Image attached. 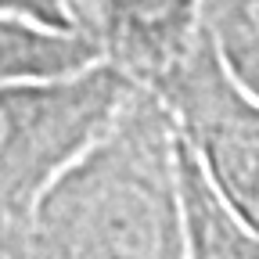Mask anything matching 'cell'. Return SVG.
Listing matches in <instances>:
<instances>
[{"instance_id":"obj_8","label":"cell","mask_w":259,"mask_h":259,"mask_svg":"<svg viewBox=\"0 0 259 259\" xmlns=\"http://www.w3.org/2000/svg\"><path fill=\"white\" fill-rule=\"evenodd\" d=\"M0 15L29 18V22H40V25H54V29H72L58 0H0Z\"/></svg>"},{"instance_id":"obj_2","label":"cell","mask_w":259,"mask_h":259,"mask_svg":"<svg viewBox=\"0 0 259 259\" xmlns=\"http://www.w3.org/2000/svg\"><path fill=\"white\" fill-rule=\"evenodd\" d=\"M134 87L108 58L0 83V231L25 223L44 187L115 119Z\"/></svg>"},{"instance_id":"obj_6","label":"cell","mask_w":259,"mask_h":259,"mask_svg":"<svg viewBox=\"0 0 259 259\" xmlns=\"http://www.w3.org/2000/svg\"><path fill=\"white\" fill-rule=\"evenodd\" d=\"M97 58H105L101 47L90 44L76 29H54L29 18L0 15V83L72 72Z\"/></svg>"},{"instance_id":"obj_5","label":"cell","mask_w":259,"mask_h":259,"mask_svg":"<svg viewBox=\"0 0 259 259\" xmlns=\"http://www.w3.org/2000/svg\"><path fill=\"white\" fill-rule=\"evenodd\" d=\"M177 177L187 223V255L191 259H259V234L245 227L209 187L198 158L177 137Z\"/></svg>"},{"instance_id":"obj_7","label":"cell","mask_w":259,"mask_h":259,"mask_svg":"<svg viewBox=\"0 0 259 259\" xmlns=\"http://www.w3.org/2000/svg\"><path fill=\"white\" fill-rule=\"evenodd\" d=\"M198 29L223 69L259 97V0H198Z\"/></svg>"},{"instance_id":"obj_4","label":"cell","mask_w":259,"mask_h":259,"mask_svg":"<svg viewBox=\"0 0 259 259\" xmlns=\"http://www.w3.org/2000/svg\"><path fill=\"white\" fill-rule=\"evenodd\" d=\"M194 32L198 0H101V54L137 83L177 61Z\"/></svg>"},{"instance_id":"obj_3","label":"cell","mask_w":259,"mask_h":259,"mask_svg":"<svg viewBox=\"0 0 259 259\" xmlns=\"http://www.w3.org/2000/svg\"><path fill=\"white\" fill-rule=\"evenodd\" d=\"M144 87L162 101L216 198L259 234V97L223 69L202 29Z\"/></svg>"},{"instance_id":"obj_9","label":"cell","mask_w":259,"mask_h":259,"mask_svg":"<svg viewBox=\"0 0 259 259\" xmlns=\"http://www.w3.org/2000/svg\"><path fill=\"white\" fill-rule=\"evenodd\" d=\"M0 259H25L22 227H4L0 231Z\"/></svg>"},{"instance_id":"obj_1","label":"cell","mask_w":259,"mask_h":259,"mask_svg":"<svg viewBox=\"0 0 259 259\" xmlns=\"http://www.w3.org/2000/svg\"><path fill=\"white\" fill-rule=\"evenodd\" d=\"M25 259H191L177 130L137 83L22 223Z\"/></svg>"}]
</instances>
